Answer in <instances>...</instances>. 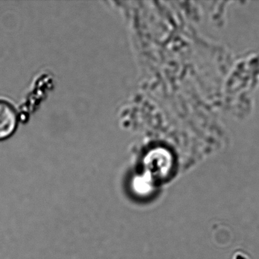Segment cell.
<instances>
[{
	"label": "cell",
	"mask_w": 259,
	"mask_h": 259,
	"mask_svg": "<svg viewBox=\"0 0 259 259\" xmlns=\"http://www.w3.org/2000/svg\"><path fill=\"white\" fill-rule=\"evenodd\" d=\"M19 125V116L13 105L0 100V141L7 140L14 135Z\"/></svg>",
	"instance_id": "obj_1"
}]
</instances>
